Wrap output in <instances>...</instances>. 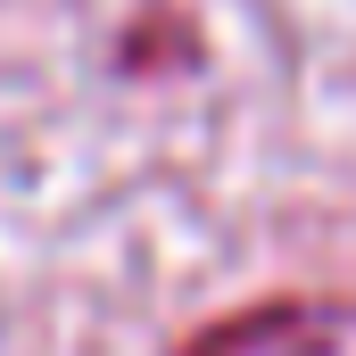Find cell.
Masks as SVG:
<instances>
[{
	"mask_svg": "<svg viewBox=\"0 0 356 356\" xmlns=\"http://www.w3.org/2000/svg\"><path fill=\"white\" fill-rule=\"evenodd\" d=\"M175 356H356V298L348 290H282L199 323Z\"/></svg>",
	"mask_w": 356,
	"mask_h": 356,
	"instance_id": "6da1fadb",
	"label": "cell"
}]
</instances>
